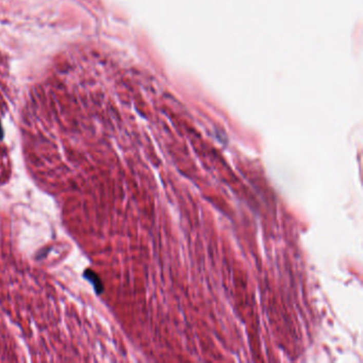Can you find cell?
Segmentation results:
<instances>
[{"mask_svg":"<svg viewBox=\"0 0 363 363\" xmlns=\"http://www.w3.org/2000/svg\"><path fill=\"white\" fill-rule=\"evenodd\" d=\"M90 274L92 275V277H90V276L88 275V274H84L85 276H86V278H88V279H90L93 283H94V285H95V288L97 289V292L98 293H100V286H101V284H100V282H99V279H98V277H97V276L94 274V273H92L91 271H90Z\"/></svg>","mask_w":363,"mask_h":363,"instance_id":"6da1fadb","label":"cell"}]
</instances>
